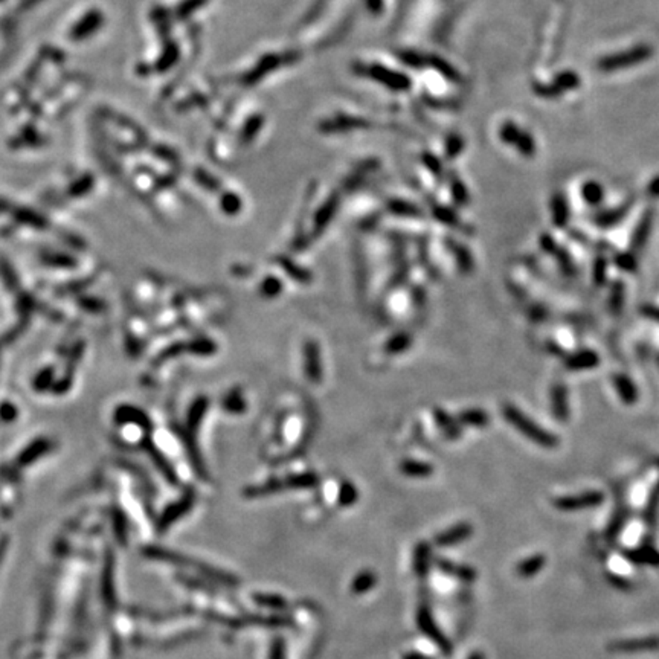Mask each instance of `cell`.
Here are the masks:
<instances>
[{"mask_svg":"<svg viewBox=\"0 0 659 659\" xmlns=\"http://www.w3.org/2000/svg\"><path fill=\"white\" fill-rule=\"evenodd\" d=\"M144 554L147 557H150V559L162 560V562L173 563V565L184 566V567H191V570L199 571L201 575L208 577V579L218 582V583H223L226 586H237L238 585V579L232 574L223 572V571L217 570V567H214V566H209V565H205V563H201L199 560L189 559V557H187V555H182V554L168 551V550H164V548H157V546H148V548H144Z\"/></svg>","mask_w":659,"mask_h":659,"instance_id":"obj_1","label":"cell"},{"mask_svg":"<svg viewBox=\"0 0 659 659\" xmlns=\"http://www.w3.org/2000/svg\"><path fill=\"white\" fill-rule=\"evenodd\" d=\"M502 411L505 420L509 421L514 429H518L522 435H525L530 441L548 449L555 448V445L559 444V438H557L554 433L542 429L539 424L534 423L530 417H526L519 408L513 406V404H505Z\"/></svg>","mask_w":659,"mask_h":659,"instance_id":"obj_2","label":"cell"},{"mask_svg":"<svg viewBox=\"0 0 659 659\" xmlns=\"http://www.w3.org/2000/svg\"><path fill=\"white\" fill-rule=\"evenodd\" d=\"M417 626L420 628V632L426 638H429L431 641H433L435 644H437L440 650L445 656L452 655V652H453L452 643L448 640V636H445L443 633L441 628L438 627V624H437V621H435V618H433V615H432V612H431V609L428 606L421 604L419 607V611H417Z\"/></svg>","mask_w":659,"mask_h":659,"instance_id":"obj_3","label":"cell"},{"mask_svg":"<svg viewBox=\"0 0 659 659\" xmlns=\"http://www.w3.org/2000/svg\"><path fill=\"white\" fill-rule=\"evenodd\" d=\"M302 356H304V372H306L307 379L314 384H319L323 379V367H322L319 343L314 340H307L306 343H304Z\"/></svg>","mask_w":659,"mask_h":659,"instance_id":"obj_4","label":"cell"},{"mask_svg":"<svg viewBox=\"0 0 659 659\" xmlns=\"http://www.w3.org/2000/svg\"><path fill=\"white\" fill-rule=\"evenodd\" d=\"M365 72H367L368 77H371L372 79H376L379 81V83L394 90H408L411 87V79L408 77H404L399 72H395V70L387 69L383 66L372 65L368 69H365Z\"/></svg>","mask_w":659,"mask_h":659,"instance_id":"obj_5","label":"cell"},{"mask_svg":"<svg viewBox=\"0 0 659 659\" xmlns=\"http://www.w3.org/2000/svg\"><path fill=\"white\" fill-rule=\"evenodd\" d=\"M603 499L602 493L591 492V493H583L579 496H566V498H559L554 501V505L559 510L563 511H572V510H582L587 509V506H594L598 505Z\"/></svg>","mask_w":659,"mask_h":659,"instance_id":"obj_6","label":"cell"},{"mask_svg":"<svg viewBox=\"0 0 659 659\" xmlns=\"http://www.w3.org/2000/svg\"><path fill=\"white\" fill-rule=\"evenodd\" d=\"M473 534V526L469 522H460L450 528L441 531L435 537V543L438 546H453L461 542L469 541Z\"/></svg>","mask_w":659,"mask_h":659,"instance_id":"obj_7","label":"cell"},{"mask_svg":"<svg viewBox=\"0 0 659 659\" xmlns=\"http://www.w3.org/2000/svg\"><path fill=\"white\" fill-rule=\"evenodd\" d=\"M192 505H194V498H192L191 494L185 496V498H182L179 502L170 505L168 509L164 511V514L160 516V519L157 522V531L168 530L171 525H173L176 521H179L182 518V516H185L191 510Z\"/></svg>","mask_w":659,"mask_h":659,"instance_id":"obj_8","label":"cell"},{"mask_svg":"<svg viewBox=\"0 0 659 659\" xmlns=\"http://www.w3.org/2000/svg\"><path fill=\"white\" fill-rule=\"evenodd\" d=\"M338 208H339V196H338V194H333V196L326 201V204H323V205L316 211V214H314V221H313L314 234H316V236L322 234V231L328 226V223L333 220L334 214H336Z\"/></svg>","mask_w":659,"mask_h":659,"instance_id":"obj_9","label":"cell"},{"mask_svg":"<svg viewBox=\"0 0 659 659\" xmlns=\"http://www.w3.org/2000/svg\"><path fill=\"white\" fill-rule=\"evenodd\" d=\"M437 566L445 575L455 577V579H458V580L465 582V583H470V582H473L476 579V577H478V574H476V571L473 570L472 566L455 563V562H450L448 559H438Z\"/></svg>","mask_w":659,"mask_h":659,"instance_id":"obj_10","label":"cell"},{"mask_svg":"<svg viewBox=\"0 0 659 659\" xmlns=\"http://www.w3.org/2000/svg\"><path fill=\"white\" fill-rule=\"evenodd\" d=\"M431 559L432 551L431 545L426 542H420L414 550V571L417 574L419 579H426L429 575L431 570Z\"/></svg>","mask_w":659,"mask_h":659,"instance_id":"obj_11","label":"cell"},{"mask_svg":"<svg viewBox=\"0 0 659 659\" xmlns=\"http://www.w3.org/2000/svg\"><path fill=\"white\" fill-rule=\"evenodd\" d=\"M400 472L408 476V478H417L424 480L433 475L435 469L431 463H424L419 460H404L400 463Z\"/></svg>","mask_w":659,"mask_h":659,"instance_id":"obj_12","label":"cell"},{"mask_svg":"<svg viewBox=\"0 0 659 659\" xmlns=\"http://www.w3.org/2000/svg\"><path fill=\"white\" fill-rule=\"evenodd\" d=\"M551 411L559 421L567 420L570 408H567V392L563 384H555L551 389Z\"/></svg>","mask_w":659,"mask_h":659,"instance_id":"obj_13","label":"cell"},{"mask_svg":"<svg viewBox=\"0 0 659 659\" xmlns=\"http://www.w3.org/2000/svg\"><path fill=\"white\" fill-rule=\"evenodd\" d=\"M278 265L282 267V270L286 272L292 279H295L299 284H310L313 281V273L310 270L297 265L295 261L287 258V257H279L278 258Z\"/></svg>","mask_w":659,"mask_h":659,"instance_id":"obj_14","label":"cell"},{"mask_svg":"<svg viewBox=\"0 0 659 659\" xmlns=\"http://www.w3.org/2000/svg\"><path fill=\"white\" fill-rule=\"evenodd\" d=\"M376 585H377L376 572L370 571V570H363L358 575H354V579L351 580V585H350V591L354 595H363V594L372 591Z\"/></svg>","mask_w":659,"mask_h":659,"instance_id":"obj_15","label":"cell"},{"mask_svg":"<svg viewBox=\"0 0 659 659\" xmlns=\"http://www.w3.org/2000/svg\"><path fill=\"white\" fill-rule=\"evenodd\" d=\"M448 241V246L449 249L453 252V255H455V261H456V265H458L460 270L463 273H470L473 270V266H475V261H473V257H472V252L460 245L458 241H455V240H445Z\"/></svg>","mask_w":659,"mask_h":659,"instance_id":"obj_16","label":"cell"},{"mask_svg":"<svg viewBox=\"0 0 659 659\" xmlns=\"http://www.w3.org/2000/svg\"><path fill=\"white\" fill-rule=\"evenodd\" d=\"M658 648H659V638L628 640V641H620L612 646V650H618V652H647V650H658Z\"/></svg>","mask_w":659,"mask_h":659,"instance_id":"obj_17","label":"cell"},{"mask_svg":"<svg viewBox=\"0 0 659 659\" xmlns=\"http://www.w3.org/2000/svg\"><path fill=\"white\" fill-rule=\"evenodd\" d=\"M286 490H310L319 484V476L313 472L290 475L287 480H284Z\"/></svg>","mask_w":659,"mask_h":659,"instance_id":"obj_18","label":"cell"},{"mask_svg":"<svg viewBox=\"0 0 659 659\" xmlns=\"http://www.w3.org/2000/svg\"><path fill=\"white\" fill-rule=\"evenodd\" d=\"M435 421L440 426V429L445 433V437L456 440L461 435V428H460V420L456 421L452 419V415H449L443 409H435Z\"/></svg>","mask_w":659,"mask_h":659,"instance_id":"obj_19","label":"cell"},{"mask_svg":"<svg viewBox=\"0 0 659 659\" xmlns=\"http://www.w3.org/2000/svg\"><path fill=\"white\" fill-rule=\"evenodd\" d=\"M545 562L546 559L542 554L531 555L516 566V572H518L521 579H530V577H534L537 572H541V570L545 566Z\"/></svg>","mask_w":659,"mask_h":659,"instance_id":"obj_20","label":"cell"},{"mask_svg":"<svg viewBox=\"0 0 659 659\" xmlns=\"http://www.w3.org/2000/svg\"><path fill=\"white\" fill-rule=\"evenodd\" d=\"M598 360H600V359H598V356L595 353L582 351V353L572 354L571 358L566 359V368L567 370H574V371L594 368L595 365L598 363Z\"/></svg>","mask_w":659,"mask_h":659,"instance_id":"obj_21","label":"cell"},{"mask_svg":"<svg viewBox=\"0 0 659 659\" xmlns=\"http://www.w3.org/2000/svg\"><path fill=\"white\" fill-rule=\"evenodd\" d=\"M387 208H388V211L391 212V214L399 216V217H420V216H423L421 209L417 205H414V204H411V201H406V200H400V199L389 200Z\"/></svg>","mask_w":659,"mask_h":659,"instance_id":"obj_22","label":"cell"},{"mask_svg":"<svg viewBox=\"0 0 659 659\" xmlns=\"http://www.w3.org/2000/svg\"><path fill=\"white\" fill-rule=\"evenodd\" d=\"M458 420L465 426H472V428H485L490 423L489 415L480 408H472L460 412Z\"/></svg>","mask_w":659,"mask_h":659,"instance_id":"obj_23","label":"cell"},{"mask_svg":"<svg viewBox=\"0 0 659 659\" xmlns=\"http://www.w3.org/2000/svg\"><path fill=\"white\" fill-rule=\"evenodd\" d=\"M412 345V336L406 331L402 333H395L392 338L388 339L387 345H384V350L389 354H400L403 351L409 350Z\"/></svg>","mask_w":659,"mask_h":659,"instance_id":"obj_24","label":"cell"},{"mask_svg":"<svg viewBox=\"0 0 659 659\" xmlns=\"http://www.w3.org/2000/svg\"><path fill=\"white\" fill-rule=\"evenodd\" d=\"M359 499V492L358 487L354 485L350 481H343L339 487V493H338V502L340 506H351L358 502Z\"/></svg>","mask_w":659,"mask_h":659,"instance_id":"obj_25","label":"cell"},{"mask_svg":"<svg viewBox=\"0 0 659 659\" xmlns=\"http://www.w3.org/2000/svg\"><path fill=\"white\" fill-rule=\"evenodd\" d=\"M253 602L260 604L261 607H269V609L284 611L287 607L286 598L281 595H272V594H255L253 595Z\"/></svg>","mask_w":659,"mask_h":659,"instance_id":"obj_26","label":"cell"},{"mask_svg":"<svg viewBox=\"0 0 659 659\" xmlns=\"http://www.w3.org/2000/svg\"><path fill=\"white\" fill-rule=\"evenodd\" d=\"M614 382H615V387L618 389V394H620V397L626 403L631 404L633 400H636V389H635V387H633L631 380H628L624 376H615Z\"/></svg>","mask_w":659,"mask_h":659,"instance_id":"obj_27","label":"cell"},{"mask_svg":"<svg viewBox=\"0 0 659 659\" xmlns=\"http://www.w3.org/2000/svg\"><path fill=\"white\" fill-rule=\"evenodd\" d=\"M551 206H553V221H554V225L555 226H565L566 225V221H567V206H566V201L563 197L560 196H555L551 201Z\"/></svg>","mask_w":659,"mask_h":659,"instance_id":"obj_28","label":"cell"},{"mask_svg":"<svg viewBox=\"0 0 659 659\" xmlns=\"http://www.w3.org/2000/svg\"><path fill=\"white\" fill-rule=\"evenodd\" d=\"M432 214L435 217V220L443 223V225H448V226H458V223H460V218H458V214H456V212L452 209V208H448V206H435L433 211H432Z\"/></svg>","mask_w":659,"mask_h":659,"instance_id":"obj_29","label":"cell"},{"mask_svg":"<svg viewBox=\"0 0 659 659\" xmlns=\"http://www.w3.org/2000/svg\"><path fill=\"white\" fill-rule=\"evenodd\" d=\"M450 191H452V197H453V201L456 205L464 206V205L469 204V191H467V188H465V185L463 184L460 179L455 177L452 180Z\"/></svg>","mask_w":659,"mask_h":659,"instance_id":"obj_30","label":"cell"},{"mask_svg":"<svg viewBox=\"0 0 659 659\" xmlns=\"http://www.w3.org/2000/svg\"><path fill=\"white\" fill-rule=\"evenodd\" d=\"M282 292V282L277 277H267L261 284V293L266 298H275Z\"/></svg>","mask_w":659,"mask_h":659,"instance_id":"obj_31","label":"cell"},{"mask_svg":"<svg viewBox=\"0 0 659 659\" xmlns=\"http://www.w3.org/2000/svg\"><path fill=\"white\" fill-rule=\"evenodd\" d=\"M648 229H650V217H646L644 221L640 225V228H638V231L635 232V236H633V249L638 250V249H641L644 246V243L648 237Z\"/></svg>","mask_w":659,"mask_h":659,"instance_id":"obj_32","label":"cell"},{"mask_svg":"<svg viewBox=\"0 0 659 659\" xmlns=\"http://www.w3.org/2000/svg\"><path fill=\"white\" fill-rule=\"evenodd\" d=\"M522 131L516 127L514 124H510V123H506L502 126V128L499 130V136L501 139L505 142V144H516V142H518L519 136H521Z\"/></svg>","mask_w":659,"mask_h":659,"instance_id":"obj_33","label":"cell"},{"mask_svg":"<svg viewBox=\"0 0 659 659\" xmlns=\"http://www.w3.org/2000/svg\"><path fill=\"white\" fill-rule=\"evenodd\" d=\"M269 659H287V647L284 638H275L270 644Z\"/></svg>","mask_w":659,"mask_h":659,"instance_id":"obj_34","label":"cell"},{"mask_svg":"<svg viewBox=\"0 0 659 659\" xmlns=\"http://www.w3.org/2000/svg\"><path fill=\"white\" fill-rule=\"evenodd\" d=\"M583 197L589 201V204L595 205L602 200V188L597 184H594V182H591V184H586L583 188Z\"/></svg>","mask_w":659,"mask_h":659,"instance_id":"obj_35","label":"cell"},{"mask_svg":"<svg viewBox=\"0 0 659 659\" xmlns=\"http://www.w3.org/2000/svg\"><path fill=\"white\" fill-rule=\"evenodd\" d=\"M400 58L403 60L404 63L412 66V67H421L424 63H428V58H423L420 54L417 52H409V50H406V52H403L400 55Z\"/></svg>","mask_w":659,"mask_h":659,"instance_id":"obj_36","label":"cell"},{"mask_svg":"<svg viewBox=\"0 0 659 659\" xmlns=\"http://www.w3.org/2000/svg\"><path fill=\"white\" fill-rule=\"evenodd\" d=\"M423 162H424V165L428 167L435 176H440V175H441L443 165H441L440 159H437V157H435V156L431 155V153H424V155H423Z\"/></svg>","mask_w":659,"mask_h":659,"instance_id":"obj_37","label":"cell"},{"mask_svg":"<svg viewBox=\"0 0 659 659\" xmlns=\"http://www.w3.org/2000/svg\"><path fill=\"white\" fill-rule=\"evenodd\" d=\"M554 255H557V261L560 262V266L563 269V272L566 273V275H572L574 273V269H572V262L570 260V257H567V253L565 250H560V249H557L554 252Z\"/></svg>","mask_w":659,"mask_h":659,"instance_id":"obj_38","label":"cell"},{"mask_svg":"<svg viewBox=\"0 0 659 659\" xmlns=\"http://www.w3.org/2000/svg\"><path fill=\"white\" fill-rule=\"evenodd\" d=\"M624 214H626V208L618 209V211H614V212H606V214H603V216L598 217L597 221L600 223V225H612V223H615V221L620 220Z\"/></svg>","mask_w":659,"mask_h":659,"instance_id":"obj_39","label":"cell"},{"mask_svg":"<svg viewBox=\"0 0 659 659\" xmlns=\"http://www.w3.org/2000/svg\"><path fill=\"white\" fill-rule=\"evenodd\" d=\"M463 150V140L458 136H453L448 140V147H445V155L449 159H453L456 155Z\"/></svg>","mask_w":659,"mask_h":659,"instance_id":"obj_40","label":"cell"},{"mask_svg":"<svg viewBox=\"0 0 659 659\" xmlns=\"http://www.w3.org/2000/svg\"><path fill=\"white\" fill-rule=\"evenodd\" d=\"M541 246H542L543 250L551 252V253H554V252L557 250L555 241H554L550 236H542V237H541Z\"/></svg>","mask_w":659,"mask_h":659,"instance_id":"obj_41","label":"cell"},{"mask_svg":"<svg viewBox=\"0 0 659 659\" xmlns=\"http://www.w3.org/2000/svg\"><path fill=\"white\" fill-rule=\"evenodd\" d=\"M402 659H432V658L421 653V652H408L406 655H403Z\"/></svg>","mask_w":659,"mask_h":659,"instance_id":"obj_42","label":"cell"},{"mask_svg":"<svg viewBox=\"0 0 659 659\" xmlns=\"http://www.w3.org/2000/svg\"><path fill=\"white\" fill-rule=\"evenodd\" d=\"M6 548H8V537H4V539H0V566H2V562L5 559Z\"/></svg>","mask_w":659,"mask_h":659,"instance_id":"obj_43","label":"cell"},{"mask_svg":"<svg viewBox=\"0 0 659 659\" xmlns=\"http://www.w3.org/2000/svg\"><path fill=\"white\" fill-rule=\"evenodd\" d=\"M467 659H485V655L482 652H480V650H476V652L470 653V656Z\"/></svg>","mask_w":659,"mask_h":659,"instance_id":"obj_44","label":"cell"},{"mask_svg":"<svg viewBox=\"0 0 659 659\" xmlns=\"http://www.w3.org/2000/svg\"><path fill=\"white\" fill-rule=\"evenodd\" d=\"M652 192H655V194H659V180H656L655 184L652 185Z\"/></svg>","mask_w":659,"mask_h":659,"instance_id":"obj_45","label":"cell"},{"mask_svg":"<svg viewBox=\"0 0 659 659\" xmlns=\"http://www.w3.org/2000/svg\"><path fill=\"white\" fill-rule=\"evenodd\" d=\"M370 5L372 9H376L377 6H380V0H370Z\"/></svg>","mask_w":659,"mask_h":659,"instance_id":"obj_46","label":"cell"}]
</instances>
